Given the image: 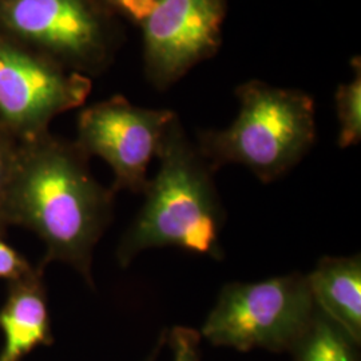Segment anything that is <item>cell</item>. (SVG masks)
Masks as SVG:
<instances>
[{"label": "cell", "mask_w": 361, "mask_h": 361, "mask_svg": "<svg viewBox=\"0 0 361 361\" xmlns=\"http://www.w3.org/2000/svg\"><path fill=\"white\" fill-rule=\"evenodd\" d=\"M87 161L75 143L49 134L22 143L6 222L32 231L43 241L40 267L65 262L94 288L92 253L113 221L116 193L97 182Z\"/></svg>", "instance_id": "1"}, {"label": "cell", "mask_w": 361, "mask_h": 361, "mask_svg": "<svg viewBox=\"0 0 361 361\" xmlns=\"http://www.w3.org/2000/svg\"><path fill=\"white\" fill-rule=\"evenodd\" d=\"M159 168L145 190V202L123 234L116 259L122 268L150 247H178L222 259L221 232L226 213L214 171L189 141L177 114L158 149Z\"/></svg>", "instance_id": "2"}, {"label": "cell", "mask_w": 361, "mask_h": 361, "mask_svg": "<svg viewBox=\"0 0 361 361\" xmlns=\"http://www.w3.org/2000/svg\"><path fill=\"white\" fill-rule=\"evenodd\" d=\"M240 113L229 128L202 130L197 149L216 173L243 165L264 183L283 177L316 141V106L310 94L249 80L235 89Z\"/></svg>", "instance_id": "3"}, {"label": "cell", "mask_w": 361, "mask_h": 361, "mask_svg": "<svg viewBox=\"0 0 361 361\" xmlns=\"http://www.w3.org/2000/svg\"><path fill=\"white\" fill-rule=\"evenodd\" d=\"M317 312L307 276L292 273L259 283H231L219 292L201 329L214 347L241 352H290Z\"/></svg>", "instance_id": "4"}, {"label": "cell", "mask_w": 361, "mask_h": 361, "mask_svg": "<svg viewBox=\"0 0 361 361\" xmlns=\"http://www.w3.org/2000/svg\"><path fill=\"white\" fill-rule=\"evenodd\" d=\"M91 80L0 38V126L22 143L47 134L52 119L85 104Z\"/></svg>", "instance_id": "5"}, {"label": "cell", "mask_w": 361, "mask_h": 361, "mask_svg": "<svg viewBox=\"0 0 361 361\" xmlns=\"http://www.w3.org/2000/svg\"><path fill=\"white\" fill-rule=\"evenodd\" d=\"M176 113L130 104L121 95L92 104L78 116V149L90 158L101 157L113 169L111 190L143 194L147 168Z\"/></svg>", "instance_id": "6"}, {"label": "cell", "mask_w": 361, "mask_h": 361, "mask_svg": "<svg viewBox=\"0 0 361 361\" xmlns=\"http://www.w3.org/2000/svg\"><path fill=\"white\" fill-rule=\"evenodd\" d=\"M226 11L228 0H159L141 25L150 85L166 90L216 55Z\"/></svg>", "instance_id": "7"}, {"label": "cell", "mask_w": 361, "mask_h": 361, "mask_svg": "<svg viewBox=\"0 0 361 361\" xmlns=\"http://www.w3.org/2000/svg\"><path fill=\"white\" fill-rule=\"evenodd\" d=\"M0 22L79 68L102 65L110 30L94 0H1Z\"/></svg>", "instance_id": "8"}, {"label": "cell", "mask_w": 361, "mask_h": 361, "mask_svg": "<svg viewBox=\"0 0 361 361\" xmlns=\"http://www.w3.org/2000/svg\"><path fill=\"white\" fill-rule=\"evenodd\" d=\"M43 267L8 283L0 308V332L4 337L0 361H22L39 347L54 344L51 319Z\"/></svg>", "instance_id": "9"}, {"label": "cell", "mask_w": 361, "mask_h": 361, "mask_svg": "<svg viewBox=\"0 0 361 361\" xmlns=\"http://www.w3.org/2000/svg\"><path fill=\"white\" fill-rule=\"evenodd\" d=\"M317 307L361 343V258L323 257L307 276Z\"/></svg>", "instance_id": "10"}, {"label": "cell", "mask_w": 361, "mask_h": 361, "mask_svg": "<svg viewBox=\"0 0 361 361\" xmlns=\"http://www.w3.org/2000/svg\"><path fill=\"white\" fill-rule=\"evenodd\" d=\"M289 353L293 361H360L359 344L319 310Z\"/></svg>", "instance_id": "11"}, {"label": "cell", "mask_w": 361, "mask_h": 361, "mask_svg": "<svg viewBox=\"0 0 361 361\" xmlns=\"http://www.w3.org/2000/svg\"><path fill=\"white\" fill-rule=\"evenodd\" d=\"M353 75L348 83H341L336 91V113L338 118L337 143L341 149L355 146L361 140V65L360 58L352 61Z\"/></svg>", "instance_id": "12"}, {"label": "cell", "mask_w": 361, "mask_h": 361, "mask_svg": "<svg viewBox=\"0 0 361 361\" xmlns=\"http://www.w3.org/2000/svg\"><path fill=\"white\" fill-rule=\"evenodd\" d=\"M18 153L19 146L13 142V135L0 126V234L8 228L6 222V212L18 162Z\"/></svg>", "instance_id": "13"}, {"label": "cell", "mask_w": 361, "mask_h": 361, "mask_svg": "<svg viewBox=\"0 0 361 361\" xmlns=\"http://www.w3.org/2000/svg\"><path fill=\"white\" fill-rule=\"evenodd\" d=\"M201 334L188 326H174L168 332L173 361L201 360Z\"/></svg>", "instance_id": "14"}, {"label": "cell", "mask_w": 361, "mask_h": 361, "mask_svg": "<svg viewBox=\"0 0 361 361\" xmlns=\"http://www.w3.org/2000/svg\"><path fill=\"white\" fill-rule=\"evenodd\" d=\"M35 269L23 255L4 241L0 234V280L13 283Z\"/></svg>", "instance_id": "15"}, {"label": "cell", "mask_w": 361, "mask_h": 361, "mask_svg": "<svg viewBox=\"0 0 361 361\" xmlns=\"http://www.w3.org/2000/svg\"><path fill=\"white\" fill-rule=\"evenodd\" d=\"M118 13L135 25H142L145 19L154 10L159 0H104Z\"/></svg>", "instance_id": "16"}, {"label": "cell", "mask_w": 361, "mask_h": 361, "mask_svg": "<svg viewBox=\"0 0 361 361\" xmlns=\"http://www.w3.org/2000/svg\"><path fill=\"white\" fill-rule=\"evenodd\" d=\"M166 341H168V331H164V332L159 335V337H158V340H157V343H155L154 348L150 352V355L145 359V361L158 360V356H159L162 348L166 345Z\"/></svg>", "instance_id": "17"}]
</instances>
